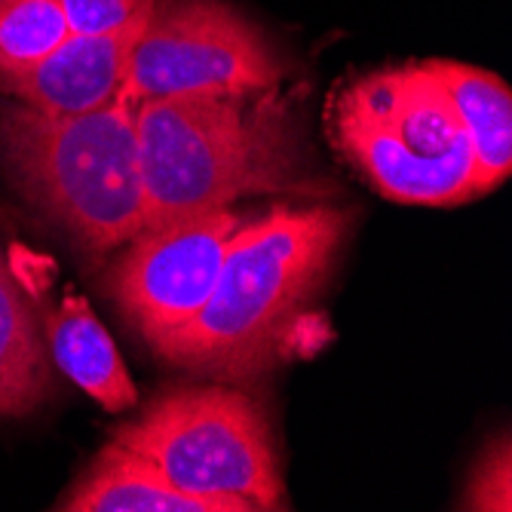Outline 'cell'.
Returning a JSON list of instances; mask_svg holds the SVG:
<instances>
[{
    "label": "cell",
    "mask_w": 512,
    "mask_h": 512,
    "mask_svg": "<svg viewBox=\"0 0 512 512\" xmlns=\"http://www.w3.org/2000/svg\"><path fill=\"white\" fill-rule=\"evenodd\" d=\"M283 62L264 31L224 0H154L123 92L132 102L276 89Z\"/></svg>",
    "instance_id": "6"
},
{
    "label": "cell",
    "mask_w": 512,
    "mask_h": 512,
    "mask_svg": "<svg viewBox=\"0 0 512 512\" xmlns=\"http://www.w3.org/2000/svg\"><path fill=\"white\" fill-rule=\"evenodd\" d=\"M71 34H102L126 25L148 0H59Z\"/></svg>",
    "instance_id": "15"
},
{
    "label": "cell",
    "mask_w": 512,
    "mask_h": 512,
    "mask_svg": "<svg viewBox=\"0 0 512 512\" xmlns=\"http://www.w3.org/2000/svg\"><path fill=\"white\" fill-rule=\"evenodd\" d=\"M249 218L227 206L145 227L126 243L105 289L148 344L178 332L209 301L224 252Z\"/></svg>",
    "instance_id": "7"
},
{
    "label": "cell",
    "mask_w": 512,
    "mask_h": 512,
    "mask_svg": "<svg viewBox=\"0 0 512 512\" xmlns=\"http://www.w3.org/2000/svg\"><path fill=\"white\" fill-rule=\"evenodd\" d=\"M151 10L154 0L114 31L68 34L40 62L22 71H0V92L40 114H83L108 105L123 92L129 53Z\"/></svg>",
    "instance_id": "8"
},
{
    "label": "cell",
    "mask_w": 512,
    "mask_h": 512,
    "mask_svg": "<svg viewBox=\"0 0 512 512\" xmlns=\"http://www.w3.org/2000/svg\"><path fill=\"white\" fill-rule=\"evenodd\" d=\"M46 347L59 371L108 411H129L138 402L129 371L83 298H65L56 313L46 316Z\"/></svg>",
    "instance_id": "11"
},
{
    "label": "cell",
    "mask_w": 512,
    "mask_h": 512,
    "mask_svg": "<svg viewBox=\"0 0 512 512\" xmlns=\"http://www.w3.org/2000/svg\"><path fill=\"white\" fill-rule=\"evenodd\" d=\"M50 396V347L0 255V417H25Z\"/></svg>",
    "instance_id": "12"
},
{
    "label": "cell",
    "mask_w": 512,
    "mask_h": 512,
    "mask_svg": "<svg viewBox=\"0 0 512 512\" xmlns=\"http://www.w3.org/2000/svg\"><path fill=\"white\" fill-rule=\"evenodd\" d=\"M71 34L59 0H0V71H22Z\"/></svg>",
    "instance_id": "13"
},
{
    "label": "cell",
    "mask_w": 512,
    "mask_h": 512,
    "mask_svg": "<svg viewBox=\"0 0 512 512\" xmlns=\"http://www.w3.org/2000/svg\"><path fill=\"white\" fill-rule=\"evenodd\" d=\"M65 512H258L246 500L200 497L172 485L154 463L114 439L59 500Z\"/></svg>",
    "instance_id": "9"
},
{
    "label": "cell",
    "mask_w": 512,
    "mask_h": 512,
    "mask_svg": "<svg viewBox=\"0 0 512 512\" xmlns=\"http://www.w3.org/2000/svg\"><path fill=\"white\" fill-rule=\"evenodd\" d=\"M114 442L188 494L283 509L270 421L258 399L227 384H181L157 393Z\"/></svg>",
    "instance_id": "5"
},
{
    "label": "cell",
    "mask_w": 512,
    "mask_h": 512,
    "mask_svg": "<svg viewBox=\"0 0 512 512\" xmlns=\"http://www.w3.org/2000/svg\"><path fill=\"white\" fill-rule=\"evenodd\" d=\"M421 68L433 77L457 123L473 145L476 197L500 188L512 172V92L509 83L485 68L430 59Z\"/></svg>",
    "instance_id": "10"
},
{
    "label": "cell",
    "mask_w": 512,
    "mask_h": 512,
    "mask_svg": "<svg viewBox=\"0 0 512 512\" xmlns=\"http://www.w3.org/2000/svg\"><path fill=\"white\" fill-rule=\"evenodd\" d=\"M463 509H512V491H509V439L503 436L497 442V451H491L479 460V467L470 479L467 506Z\"/></svg>",
    "instance_id": "14"
},
{
    "label": "cell",
    "mask_w": 512,
    "mask_h": 512,
    "mask_svg": "<svg viewBox=\"0 0 512 512\" xmlns=\"http://www.w3.org/2000/svg\"><path fill=\"white\" fill-rule=\"evenodd\" d=\"M135 111L126 92L83 114L0 108V163L13 188L86 258H105L145 230Z\"/></svg>",
    "instance_id": "3"
},
{
    "label": "cell",
    "mask_w": 512,
    "mask_h": 512,
    "mask_svg": "<svg viewBox=\"0 0 512 512\" xmlns=\"http://www.w3.org/2000/svg\"><path fill=\"white\" fill-rule=\"evenodd\" d=\"M332 138L393 203L442 209L476 197L473 145L421 62L344 86L332 108Z\"/></svg>",
    "instance_id": "4"
},
{
    "label": "cell",
    "mask_w": 512,
    "mask_h": 512,
    "mask_svg": "<svg viewBox=\"0 0 512 512\" xmlns=\"http://www.w3.org/2000/svg\"><path fill=\"white\" fill-rule=\"evenodd\" d=\"M350 227L332 206H276L230 240L209 301L151 350L194 375L246 381L267 371L319 292Z\"/></svg>",
    "instance_id": "1"
},
{
    "label": "cell",
    "mask_w": 512,
    "mask_h": 512,
    "mask_svg": "<svg viewBox=\"0 0 512 512\" xmlns=\"http://www.w3.org/2000/svg\"><path fill=\"white\" fill-rule=\"evenodd\" d=\"M135 132L145 227L246 197L310 191L301 138L273 89L138 102Z\"/></svg>",
    "instance_id": "2"
}]
</instances>
